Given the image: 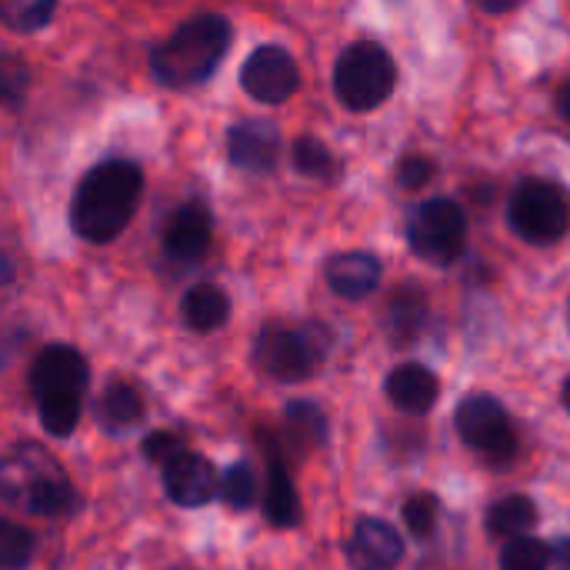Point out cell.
Here are the masks:
<instances>
[{"label":"cell","mask_w":570,"mask_h":570,"mask_svg":"<svg viewBox=\"0 0 570 570\" xmlns=\"http://www.w3.org/2000/svg\"><path fill=\"white\" fill-rule=\"evenodd\" d=\"M294 167L311 180H327L334 174V154L317 137H301L294 144Z\"/></svg>","instance_id":"cell-26"},{"label":"cell","mask_w":570,"mask_h":570,"mask_svg":"<svg viewBox=\"0 0 570 570\" xmlns=\"http://www.w3.org/2000/svg\"><path fill=\"white\" fill-rule=\"evenodd\" d=\"M217 488L220 481L214 474V464L200 454L184 451L164 468V491L180 508H204L217 494Z\"/></svg>","instance_id":"cell-12"},{"label":"cell","mask_w":570,"mask_h":570,"mask_svg":"<svg viewBox=\"0 0 570 570\" xmlns=\"http://www.w3.org/2000/svg\"><path fill=\"white\" fill-rule=\"evenodd\" d=\"M438 514H441V504H438L434 494H414L404 504V524H407V531L414 538H431L434 524H438Z\"/></svg>","instance_id":"cell-30"},{"label":"cell","mask_w":570,"mask_h":570,"mask_svg":"<svg viewBox=\"0 0 570 570\" xmlns=\"http://www.w3.org/2000/svg\"><path fill=\"white\" fill-rule=\"evenodd\" d=\"M404 558L401 534L377 518L357 521L351 541H347V561L354 570H394Z\"/></svg>","instance_id":"cell-11"},{"label":"cell","mask_w":570,"mask_h":570,"mask_svg":"<svg viewBox=\"0 0 570 570\" xmlns=\"http://www.w3.org/2000/svg\"><path fill=\"white\" fill-rule=\"evenodd\" d=\"M538 524V508L524 494H511L491 504L488 511V531L494 538H528V531Z\"/></svg>","instance_id":"cell-19"},{"label":"cell","mask_w":570,"mask_h":570,"mask_svg":"<svg viewBox=\"0 0 570 570\" xmlns=\"http://www.w3.org/2000/svg\"><path fill=\"white\" fill-rule=\"evenodd\" d=\"M264 518L274 528H294L301 521V501L294 491V481L281 461H271L267 471V498H264Z\"/></svg>","instance_id":"cell-18"},{"label":"cell","mask_w":570,"mask_h":570,"mask_svg":"<svg viewBox=\"0 0 570 570\" xmlns=\"http://www.w3.org/2000/svg\"><path fill=\"white\" fill-rule=\"evenodd\" d=\"M10 274H13V271H10V261H7V257H0V284H7V281H10Z\"/></svg>","instance_id":"cell-36"},{"label":"cell","mask_w":570,"mask_h":570,"mask_svg":"<svg viewBox=\"0 0 570 570\" xmlns=\"http://www.w3.org/2000/svg\"><path fill=\"white\" fill-rule=\"evenodd\" d=\"M551 548L538 538H514L501 551V570H548Z\"/></svg>","instance_id":"cell-24"},{"label":"cell","mask_w":570,"mask_h":570,"mask_svg":"<svg viewBox=\"0 0 570 570\" xmlns=\"http://www.w3.org/2000/svg\"><path fill=\"white\" fill-rule=\"evenodd\" d=\"M30 87V70L20 57L0 53V107H20Z\"/></svg>","instance_id":"cell-28"},{"label":"cell","mask_w":570,"mask_h":570,"mask_svg":"<svg viewBox=\"0 0 570 570\" xmlns=\"http://www.w3.org/2000/svg\"><path fill=\"white\" fill-rule=\"evenodd\" d=\"M327 284L337 297L344 301H361L377 291L381 284V261L364 250H347L337 254L327 264Z\"/></svg>","instance_id":"cell-14"},{"label":"cell","mask_w":570,"mask_h":570,"mask_svg":"<svg viewBox=\"0 0 570 570\" xmlns=\"http://www.w3.org/2000/svg\"><path fill=\"white\" fill-rule=\"evenodd\" d=\"M384 321H387V337L394 344H411L421 337L424 324H428V301L417 287H401L387 311H384Z\"/></svg>","instance_id":"cell-17"},{"label":"cell","mask_w":570,"mask_h":570,"mask_svg":"<svg viewBox=\"0 0 570 570\" xmlns=\"http://www.w3.org/2000/svg\"><path fill=\"white\" fill-rule=\"evenodd\" d=\"M468 240V214L454 200H428L414 210L407 224L411 250L428 264H451L461 257Z\"/></svg>","instance_id":"cell-6"},{"label":"cell","mask_w":570,"mask_h":570,"mask_svg":"<svg viewBox=\"0 0 570 570\" xmlns=\"http://www.w3.org/2000/svg\"><path fill=\"white\" fill-rule=\"evenodd\" d=\"M327 347H331V334L321 324H304L301 331L264 327L254 344V364L261 367V374L281 384H297L314 374Z\"/></svg>","instance_id":"cell-3"},{"label":"cell","mask_w":570,"mask_h":570,"mask_svg":"<svg viewBox=\"0 0 570 570\" xmlns=\"http://www.w3.org/2000/svg\"><path fill=\"white\" fill-rule=\"evenodd\" d=\"M558 110H561V117L564 120H570V80L558 90Z\"/></svg>","instance_id":"cell-34"},{"label":"cell","mask_w":570,"mask_h":570,"mask_svg":"<svg viewBox=\"0 0 570 570\" xmlns=\"http://www.w3.org/2000/svg\"><path fill=\"white\" fill-rule=\"evenodd\" d=\"M481 7H484L488 13H504V10H514L518 3H514V0H511V3H494V0H488V3H481Z\"/></svg>","instance_id":"cell-35"},{"label":"cell","mask_w":570,"mask_h":570,"mask_svg":"<svg viewBox=\"0 0 570 570\" xmlns=\"http://www.w3.org/2000/svg\"><path fill=\"white\" fill-rule=\"evenodd\" d=\"M548 548H551V568L570 570V538H558V541L548 544Z\"/></svg>","instance_id":"cell-33"},{"label":"cell","mask_w":570,"mask_h":570,"mask_svg":"<svg viewBox=\"0 0 570 570\" xmlns=\"http://www.w3.org/2000/svg\"><path fill=\"white\" fill-rule=\"evenodd\" d=\"M144 174L134 160H104L83 174L70 204V227L80 240L107 244L124 234L140 200Z\"/></svg>","instance_id":"cell-1"},{"label":"cell","mask_w":570,"mask_h":570,"mask_svg":"<svg viewBox=\"0 0 570 570\" xmlns=\"http://www.w3.org/2000/svg\"><path fill=\"white\" fill-rule=\"evenodd\" d=\"M37 404H40L43 431L53 438H70V431L80 421V397H43Z\"/></svg>","instance_id":"cell-25"},{"label":"cell","mask_w":570,"mask_h":570,"mask_svg":"<svg viewBox=\"0 0 570 570\" xmlns=\"http://www.w3.org/2000/svg\"><path fill=\"white\" fill-rule=\"evenodd\" d=\"M180 317H184V324H187L190 331L207 334V331H217V327L227 324V317H230V301H227V294H224L220 287H214V284H197V287H190V291L184 294V301H180Z\"/></svg>","instance_id":"cell-16"},{"label":"cell","mask_w":570,"mask_h":570,"mask_svg":"<svg viewBox=\"0 0 570 570\" xmlns=\"http://www.w3.org/2000/svg\"><path fill=\"white\" fill-rule=\"evenodd\" d=\"M438 174V167H434V160L431 157H421V154H411V157H404L401 164H397V184L404 187V190H421V187H428L431 184V177Z\"/></svg>","instance_id":"cell-31"},{"label":"cell","mask_w":570,"mask_h":570,"mask_svg":"<svg viewBox=\"0 0 570 570\" xmlns=\"http://www.w3.org/2000/svg\"><path fill=\"white\" fill-rule=\"evenodd\" d=\"M210 247V214L204 204L190 200L174 210V217L164 227V250L174 261H200Z\"/></svg>","instance_id":"cell-13"},{"label":"cell","mask_w":570,"mask_h":570,"mask_svg":"<svg viewBox=\"0 0 570 570\" xmlns=\"http://www.w3.org/2000/svg\"><path fill=\"white\" fill-rule=\"evenodd\" d=\"M144 454H147V461H154V464H170L177 454H184V448H180V441L174 438V434H150L147 441H144Z\"/></svg>","instance_id":"cell-32"},{"label":"cell","mask_w":570,"mask_h":570,"mask_svg":"<svg viewBox=\"0 0 570 570\" xmlns=\"http://www.w3.org/2000/svg\"><path fill=\"white\" fill-rule=\"evenodd\" d=\"M394 80H397L394 57L374 40L351 43L334 67V90L341 104L351 110L381 107L394 94Z\"/></svg>","instance_id":"cell-4"},{"label":"cell","mask_w":570,"mask_h":570,"mask_svg":"<svg viewBox=\"0 0 570 570\" xmlns=\"http://www.w3.org/2000/svg\"><path fill=\"white\" fill-rule=\"evenodd\" d=\"M230 164L247 174H271L281 157V134L271 120H240L227 134Z\"/></svg>","instance_id":"cell-10"},{"label":"cell","mask_w":570,"mask_h":570,"mask_svg":"<svg viewBox=\"0 0 570 570\" xmlns=\"http://www.w3.org/2000/svg\"><path fill=\"white\" fill-rule=\"evenodd\" d=\"M287 428L304 448H317L327 441V417L317 404L311 401H294L287 407Z\"/></svg>","instance_id":"cell-22"},{"label":"cell","mask_w":570,"mask_h":570,"mask_svg":"<svg viewBox=\"0 0 570 570\" xmlns=\"http://www.w3.org/2000/svg\"><path fill=\"white\" fill-rule=\"evenodd\" d=\"M458 434L464 444H471L474 451H481L491 464H511L518 454V434L511 428V417L504 411V404L491 394H471L461 401L458 414H454Z\"/></svg>","instance_id":"cell-7"},{"label":"cell","mask_w":570,"mask_h":570,"mask_svg":"<svg viewBox=\"0 0 570 570\" xmlns=\"http://www.w3.org/2000/svg\"><path fill=\"white\" fill-rule=\"evenodd\" d=\"M511 227L531 244H554L568 234L570 200L551 180H524L511 197Z\"/></svg>","instance_id":"cell-5"},{"label":"cell","mask_w":570,"mask_h":570,"mask_svg":"<svg viewBox=\"0 0 570 570\" xmlns=\"http://www.w3.org/2000/svg\"><path fill=\"white\" fill-rule=\"evenodd\" d=\"M53 0H0V20L17 33L40 30L53 17Z\"/></svg>","instance_id":"cell-23"},{"label":"cell","mask_w":570,"mask_h":570,"mask_svg":"<svg viewBox=\"0 0 570 570\" xmlns=\"http://www.w3.org/2000/svg\"><path fill=\"white\" fill-rule=\"evenodd\" d=\"M140 414H144V401H140L137 387H130V384H110L97 401V421H100V428H107L114 434L134 428L140 421Z\"/></svg>","instance_id":"cell-20"},{"label":"cell","mask_w":570,"mask_h":570,"mask_svg":"<svg viewBox=\"0 0 570 570\" xmlns=\"http://www.w3.org/2000/svg\"><path fill=\"white\" fill-rule=\"evenodd\" d=\"M33 558V538L17 528L0 521V570H23Z\"/></svg>","instance_id":"cell-29"},{"label":"cell","mask_w":570,"mask_h":570,"mask_svg":"<svg viewBox=\"0 0 570 570\" xmlns=\"http://www.w3.org/2000/svg\"><path fill=\"white\" fill-rule=\"evenodd\" d=\"M564 407H568V411H570V381H568V384H564Z\"/></svg>","instance_id":"cell-37"},{"label":"cell","mask_w":570,"mask_h":570,"mask_svg":"<svg viewBox=\"0 0 570 570\" xmlns=\"http://www.w3.org/2000/svg\"><path fill=\"white\" fill-rule=\"evenodd\" d=\"M227 47L230 23L220 13H197L150 53V70L164 87H197L220 67Z\"/></svg>","instance_id":"cell-2"},{"label":"cell","mask_w":570,"mask_h":570,"mask_svg":"<svg viewBox=\"0 0 570 570\" xmlns=\"http://www.w3.org/2000/svg\"><path fill=\"white\" fill-rule=\"evenodd\" d=\"M240 83H244V90H247L254 100H261V104H284V100L297 90L301 70H297L294 57H291L284 47L267 43V47H257V50L244 60V67H240Z\"/></svg>","instance_id":"cell-8"},{"label":"cell","mask_w":570,"mask_h":570,"mask_svg":"<svg viewBox=\"0 0 570 570\" xmlns=\"http://www.w3.org/2000/svg\"><path fill=\"white\" fill-rule=\"evenodd\" d=\"M73 504H77L73 488H70L63 478H57V474H43V478L30 488V494H27V501H23V508H30L33 514H43V518H60V514H67Z\"/></svg>","instance_id":"cell-21"},{"label":"cell","mask_w":570,"mask_h":570,"mask_svg":"<svg viewBox=\"0 0 570 570\" xmlns=\"http://www.w3.org/2000/svg\"><path fill=\"white\" fill-rule=\"evenodd\" d=\"M441 394L438 377L421 364H401L387 374V397L404 414H428Z\"/></svg>","instance_id":"cell-15"},{"label":"cell","mask_w":570,"mask_h":570,"mask_svg":"<svg viewBox=\"0 0 570 570\" xmlns=\"http://www.w3.org/2000/svg\"><path fill=\"white\" fill-rule=\"evenodd\" d=\"M83 387H87V361L73 347L53 344V347L40 351V357L33 361V371H30V391L37 401L80 397Z\"/></svg>","instance_id":"cell-9"},{"label":"cell","mask_w":570,"mask_h":570,"mask_svg":"<svg viewBox=\"0 0 570 570\" xmlns=\"http://www.w3.org/2000/svg\"><path fill=\"white\" fill-rule=\"evenodd\" d=\"M217 491H220L227 508L247 511L257 501V478H254V471L247 464H234V468H227V474H224Z\"/></svg>","instance_id":"cell-27"}]
</instances>
